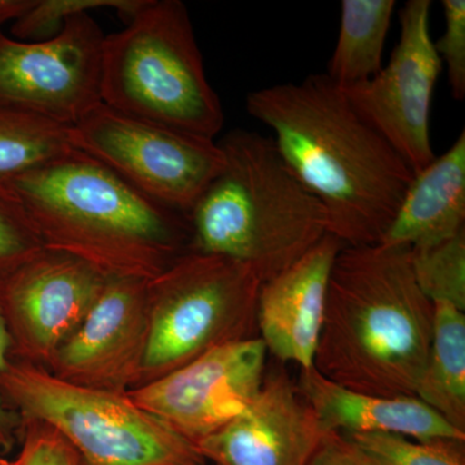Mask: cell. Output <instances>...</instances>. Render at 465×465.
I'll use <instances>...</instances> for the list:
<instances>
[{"instance_id":"1","label":"cell","mask_w":465,"mask_h":465,"mask_svg":"<svg viewBox=\"0 0 465 465\" xmlns=\"http://www.w3.org/2000/svg\"><path fill=\"white\" fill-rule=\"evenodd\" d=\"M249 114L271 128L278 152L329 217L344 246L381 243L414 179L387 140L326 74L252 91Z\"/></svg>"},{"instance_id":"2","label":"cell","mask_w":465,"mask_h":465,"mask_svg":"<svg viewBox=\"0 0 465 465\" xmlns=\"http://www.w3.org/2000/svg\"><path fill=\"white\" fill-rule=\"evenodd\" d=\"M433 318L409 247L344 246L330 274L314 369L361 393L415 396Z\"/></svg>"},{"instance_id":"3","label":"cell","mask_w":465,"mask_h":465,"mask_svg":"<svg viewBox=\"0 0 465 465\" xmlns=\"http://www.w3.org/2000/svg\"><path fill=\"white\" fill-rule=\"evenodd\" d=\"M3 183L20 198L43 249L104 277L150 281L189 251L188 217L79 150Z\"/></svg>"},{"instance_id":"4","label":"cell","mask_w":465,"mask_h":465,"mask_svg":"<svg viewBox=\"0 0 465 465\" xmlns=\"http://www.w3.org/2000/svg\"><path fill=\"white\" fill-rule=\"evenodd\" d=\"M219 145L224 167L186 216L189 250L240 262L268 282L329 234V217L272 137L234 130Z\"/></svg>"},{"instance_id":"5","label":"cell","mask_w":465,"mask_h":465,"mask_svg":"<svg viewBox=\"0 0 465 465\" xmlns=\"http://www.w3.org/2000/svg\"><path fill=\"white\" fill-rule=\"evenodd\" d=\"M101 103L140 121L215 140L224 112L208 84L183 2L146 0L124 30L105 35Z\"/></svg>"},{"instance_id":"6","label":"cell","mask_w":465,"mask_h":465,"mask_svg":"<svg viewBox=\"0 0 465 465\" xmlns=\"http://www.w3.org/2000/svg\"><path fill=\"white\" fill-rule=\"evenodd\" d=\"M0 396L18 420L51 425L81 465H207L191 442L131 400L61 381L45 367L9 361Z\"/></svg>"},{"instance_id":"7","label":"cell","mask_w":465,"mask_h":465,"mask_svg":"<svg viewBox=\"0 0 465 465\" xmlns=\"http://www.w3.org/2000/svg\"><path fill=\"white\" fill-rule=\"evenodd\" d=\"M260 287L249 266L192 250L148 281L149 341L140 385L223 345L259 338Z\"/></svg>"},{"instance_id":"8","label":"cell","mask_w":465,"mask_h":465,"mask_svg":"<svg viewBox=\"0 0 465 465\" xmlns=\"http://www.w3.org/2000/svg\"><path fill=\"white\" fill-rule=\"evenodd\" d=\"M69 136L73 149L185 216L225 163L215 140L140 121L103 103L72 125Z\"/></svg>"},{"instance_id":"9","label":"cell","mask_w":465,"mask_h":465,"mask_svg":"<svg viewBox=\"0 0 465 465\" xmlns=\"http://www.w3.org/2000/svg\"><path fill=\"white\" fill-rule=\"evenodd\" d=\"M105 34L88 14L52 38L23 42L0 30V106L74 125L101 104Z\"/></svg>"},{"instance_id":"10","label":"cell","mask_w":465,"mask_h":465,"mask_svg":"<svg viewBox=\"0 0 465 465\" xmlns=\"http://www.w3.org/2000/svg\"><path fill=\"white\" fill-rule=\"evenodd\" d=\"M430 0H409L400 12V41L388 65L341 90L414 173L436 158L430 109L442 61L430 36Z\"/></svg>"},{"instance_id":"11","label":"cell","mask_w":465,"mask_h":465,"mask_svg":"<svg viewBox=\"0 0 465 465\" xmlns=\"http://www.w3.org/2000/svg\"><path fill=\"white\" fill-rule=\"evenodd\" d=\"M266 354L260 338L232 342L127 394L195 445L256 399L266 375Z\"/></svg>"},{"instance_id":"12","label":"cell","mask_w":465,"mask_h":465,"mask_svg":"<svg viewBox=\"0 0 465 465\" xmlns=\"http://www.w3.org/2000/svg\"><path fill=\"white\" fill-rule=\"evenodd\" d=\"M109 278L66 253L43 250L0 280L11 360L47 369Z\"/></svg>"},{"instance_id":"13","label":"cell","mask_w":465,"mask_h":465,"mask_svg":"<svg viewBox=\"0 0 465 465\" xmlns=\"http://www.w3.org/2000/svg\"><path fill=\"white\" fill-rule=\"evenodd\" d=\"M146 283L109 278L45 370L91 390L127 393L140 387L149 341Z\"/></svg>"},{"instance_id":"14","label":"cell","mask_w":465,"mask_h":465,"mask_svg":"<svg viewBox=\"0 0 465 465\" xmlns=\"http://www.w3.org/2000/svg\"><path fill=\"white\" fill-rule=\"evenodd\" d=\"M327 432L298 382L272 370L250 406L195 448L213 465H309Z\"/></svg>"},{"instance_id":"15","label":"cell","mask_w":465,"mask_h":465,"mask_svg":"<svg viewBox=\"0 0 465 465\" xmlns=\"http://www.w3.org/2000/svg\"><path fill=\"white\" fill-rule=\"evenodd\" d=\"M344 244L327 234L295 264L262 283L258 330L266 351L300 370L314 367L330 274Z\"/></svg>"},{"instance_id":"16","label":"cell","mask_w":465,"mask_h":465,"mask_svg":"<svg viewBox=\"0 0 465 465\" xmlns=\"http://www.w3.org/2000/svg\"><path fill=\"white\" fill-rule=\"evenodd\" d=\"M298 387L327 430L351 434H399L407 439L465 440L432 407L416 396L361 393L324 378L316 369L300 370Z\"/></svg>"},{"instance_id":"17","label":"cell","mask_w":465,"mask_h":465,"mask_svg":"<svg viewBox=\"0 0 465 465\" xmlns=\"http://www.w3.org/2000/svg\"><path fill=\"white\" fill-rule=\"evenodd\" d=\"M465 133L414 174L381 243L423 250L464 232Z\"/></svg>"},{"instance_id":"18","label":"cell","mask_w":465,"mask_h":465,"mask_svg":"<svg viewBox=\"0 0 465 465\" xmlns=\"http://www.w3.org/2000/svg\"><path fill=\"white\" fill-rule=\"evenodd\" d=\"M432 341L415 396L465 433V313L433 302Z\"/></svg>"},{"instance_id":"19","label":"cell","mask_w":465,"mask_h":465,"mask_svg":"<svg viewBox=\"0 0 465 465\" xmlns=\"http://www.w3.org/2000/svg\"><path fill=\"white\" fill-rule=\"evenodd\" d=\"M394 9V0H342L338 42L326 74L336 87H353L381 72Z\"/></svg>"},{"instance_id":"20","label":"cell","mask_w":465,"mask_h":465,"mask_svg":"<svg viewBox=\"0 0 465 465\" xmlns=\"http://www.w3.org/2000/svg\"><path fill=\"white\" fill-rule=\"evenodd\" d=\"M69 125L0 106V182L36 170L70 150Z\"/></svg>"},{"instance_id":"21","label":"cell","mask_w":465,"mask_h":465,"mask_svg":"<svg viewBox=\"0 0 465 465\" xmlns=\"http://www.w3.org/2000/svg\"><path fill=\"white\" fill-rule=\"evenodd\" d=\"M411 265L421 292L432 302L465 311V232L423 250H411Z\"/></svg>"},{"instance_id":"22","label":"cell","mask_w":465,"mask_h":465,"mask_svg":"<svg viewBox=\"0 0 465 465\" xmlns=\"http://www.w3.org/2000/svg\"><path fill=\"white\" fill-rule=\"evenodd\" d=\"M378 465H465V440H410L399 434H351Z\"/></svg>"},{"instance_id":"23","label":"cell","mask_w":465,"mask_h":465,"mask_svg":"<svg viewBox=\"0 0 465 465\" xmlns=\"http://www.w3.org/2000/svg\"><path fill=\"white\" fill-rule=\"evenodd\" d=\"M145 3L146 0H35L23 16L14 21L11 32L18 41H43L56 35L67 18L99 8L115 9L127 23Z\"/></svg>"},{"instance_id":"24","label":"cell","mask_w":465,"mask_h":465,"mask_svg":"<svg viewBox=\"0 0 465 465\" xmlns=\"http://www.w3.org/2000/svg\"><path fill=\"white\" fill-rule=\"evenodd\" d=\"M43 250L20 198L7 183L0 182V280Z\"/></svg>"},{"instance_id":"25","label":"cell","mask_w":465,"mask_h":465,"mask_svg":"<svg viewBox=\"0 0 465 465\" xmlns=\"http://www.w3.org/2000/svg\"><path fill=\"white\" fill-rule=\"evenodd\" d=\"M20 451L0 457V465H81L74 449L51 425L27 420L20 423Z\"/></svg>"},{"instance_id":"26","label":"cell","mask_w":465,"mask_h":465,"mask_svg":"<svg viewBox=\"0 0 465 465\" xmlns=\"http://www.w3.org/2000/svg\"><path fill=\"white\" fill-rule=\"evenodd\" d=\"M445 33L434 48L446 64L451 94L455 100L465 97V2L464 0H443Z\"/></svg>"},{"instance_id":"27","label":"cell","mask_w":465,"mask_h":465,"mask_svg":"<svg viewBox=\"0 0 465 465\" xmlns=\"http://www.w3.org/2000/svg\"><path fill=\"white\" fill-rule=\"evenodd\" d=\"M309 465H378L345 434L329 430Z\"/></svg>"},{"instance_id":"28","label":"cell","mask_w":465,"mask_h":465,"mask_svg":"<svg viewBox=\"0 0 465 465\" xmlns=\"http://www.w3.org/2000/svg\"><path fill=\"white\" fill-rule=\"evenodd\" d=\"M11 361V339L2 309H0V372L7 367ZM20 440V420L12 410L3 402L0 396V452L8 454Z\"/></svg>"},{"instance_id":"29","label":"cell","mask_w":465,"mask_h":465,"mask_svg":"<svg viewBox=\"0 0 465 465\" xmlns=\"http://www.w3.org/2000/svg\"><path fill=\"white\" fill-rule=\"evenodd\" d=\"M35 0H0V30L3 24L16 21L32 7Z\"/></svg>"}]
</instances>
